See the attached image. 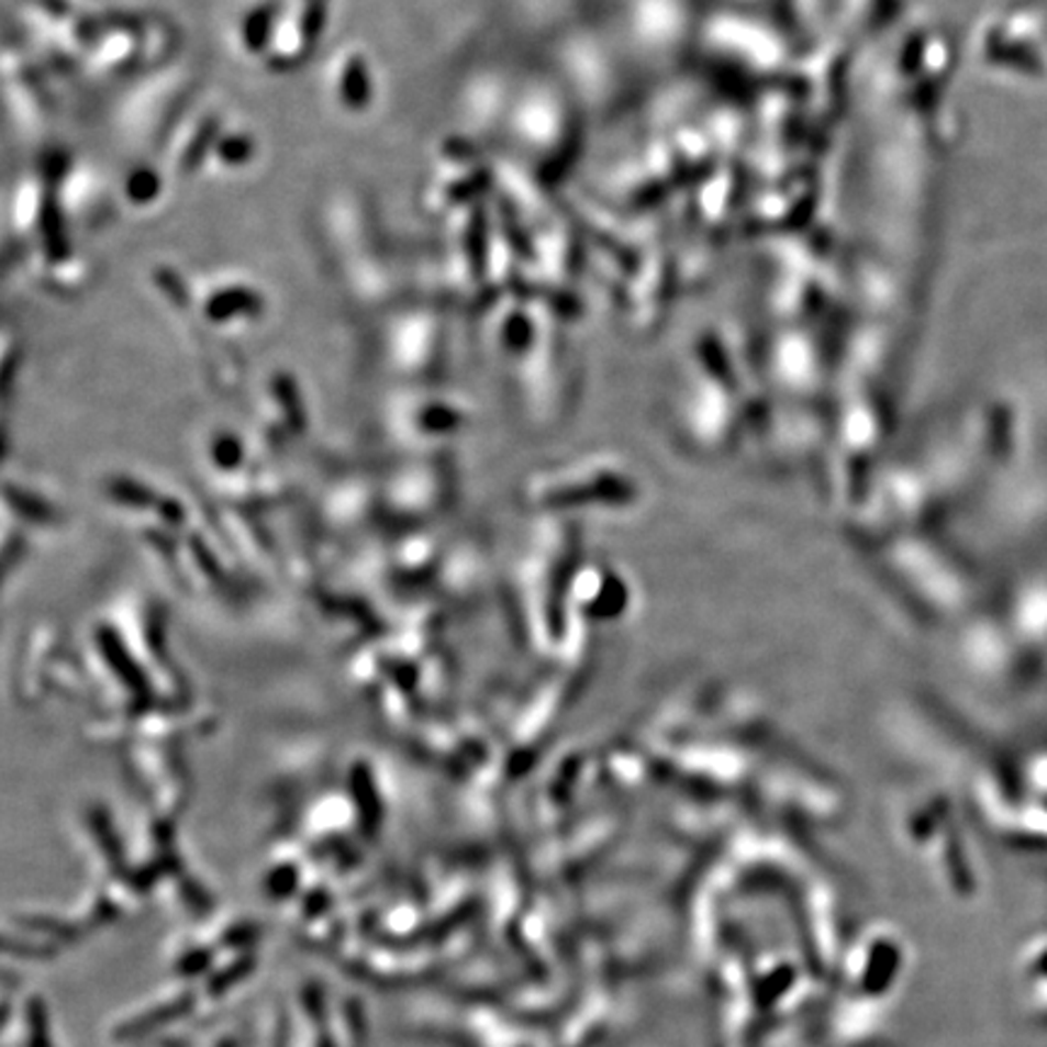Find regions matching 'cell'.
I'll use <instances>...</instances> for the list:
<instances>
[{
    "instance_id": "cell-2",
    "label": "cell",
    "mask_w": 1047,
    "mask_h": 1047,
    "mask_svg": "<svg viewBox=\"0 0 1047 1047\" xmlns=\"http://www.w3.org/2000/svg\"><path fill=\"white\" fill-rule=\"evenodd\" d=\"M126 197L134 204H148L158 197V175L146 168H138L126 180Z\"/></svg>"
},
{
    "instance_id": "cell-1",
    "label": "cell",
    "mask_w": 1047,
    "mask_h": 1047,
    "mask_svg": "<svg viewBox=\"0 0 1047 1047\" xmlns=\"http://www.w3.org/2000/svg\"><path fill=\"white\" fill-rule=\"evenodd\" d=\"M337 96L347 110H364L371 102V70L359 54H347L339 66Z\"/></svg>"
},
{
    "instance_id": "cell-3",
    "label": "cell",
    "mask_w": 1047,
    "mask_h": 1047,
    "mask_svg": "<svg viewBox=\"0 0 1047 1047\" xmlns=\"http://www.w3.org/2000/svg\"><path fill=\"white\" fill-rule=\"evenodd\" d=\"M214 151L219 153V158L226 163V166H241V163L250 160L253 144L250 138H245L241 134H231V136L219 138Z\"/></svg>"
},
{
    "instance_id": "cell-4",
    "label": "cell",
    "mask_w": 1047,
    "mask_h": 1047,
    "mask_svg": "<svg viewBox=\"0 0 1047 1047\" xmlns=\"http://www.w3.org/2000/svg\"><path fill=\"white\" fill-rule=\"evenodd\" d=\"M32 1047H49V1043H46L42 1006H32Z\"/></svg>"
}]
</instances>
